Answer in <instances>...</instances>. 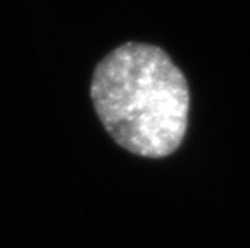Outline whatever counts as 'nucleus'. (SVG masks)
I'll return each mask as SVG.
<instances>
[{
	"label": "nucleus",
	"instance_id": "nucleus-1",
	"mask_svg": "<svg viewBox=\"0 0 250 248\" xmlns=\"http://www.w3.org/2000/svg\"><path fill=\"white\" fill-rule=\"evenodd\" d=\"M90 95L100 121L127 152L168 156L186 135L188 82L158 47L125 44L99 63Z\"/></svg>",
	"mask_w": 250,
	"mask_h": 248
}]
</instances>
